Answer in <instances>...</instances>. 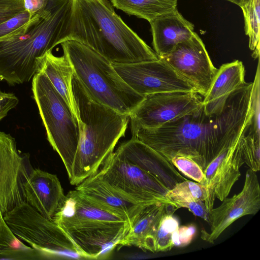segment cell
<instances>
[{
  "instance_id": "obj_19",
  "label": "cell",
  "mask_w": 260,
  "mask_h": 260,
  "mask_svg": "<svg viewBox=\"0 0 260 260\" xmlns=\"http://www.w3.org/2000/svg\"><path fill=\"white\" fill-rule=\"evenodd\" d=\"M115 152L155 176L169 189L186 180L175 168L167 164L153 149L136 139L132 138L121 144Z\"/></svg>"
},
{
  "instance_id": "obj_21",
  "label": "cell",
  "mask_w": 260,
  "mask_h": 260,
  "mask_svg": "<svg viewBox=\"0 0 260 260\" xmlns=\"http://www.w3.org/2000/svg\"><path fill=\"white\" fill-rule=\"evenodd\" d=\"M245 70L242 61L235 60L218 69L211 87L203 97V106L209 115L220 113L229 95L245 83Z\"/></svg>"
},
{
  "instance_id": "obj_29",
  "label": "cell",
  "mask_w": 260,
  "mask_h": 260,
  "mask_svg": "<svg viewBox=\"0 0 260 260\" xmlns=\"http://www.w3.org/2000/svg\"><path fill=\"white\" fill-rule=\"evenodd\" d=\"M260 70L258 59L254 80L252 86L250 99V109L252 118L250 125L247 130L248 133L253 134L258 137L259 134L260 120Z\"/></svg>"
},
{
  "instance_id": "obj_4",
  "label": "cell",
  "mask_w": 260,
  "mask_h": 260,
  "mask_svg": "<svg viewBox=\"0 0 260 260\" xmlns=\"http://www.w3.org/2000/svg\"><path fill=\"white\" fill-rule=\"evenodd\" d=\"M73 90L80 135L72 167V185L95 174L125 135L129 115L117 112L92 99L74 74Z\"/></svg>"
},
{
  "instance_id": "obj_30",
  "label": "cell",
  "mask_w": 260,
  "mask_h": 260,
  "mask_svg": "<svg viewBox=\"0 0 260 260\" xmlns=\"http://www.w3.org/2000/svg\"><path fill=\"white\" fill-rule=\"evenodd\" d=\"M171 163L180 172L198 183L203 184L205 177L204 171L192 159L182 156L174 157Z\"/></svg>"
},
{
  "instance_id": "obj_23",
  "label": "cell",
  "mask_w": 260,
  "mask_h": 260,
  "mask_svg": "<svg viewBox=\"0 0 260 260\" xmlns=\"http://www.w3.org/2000/svg\"><path fill=\"white\" fill-rule=\"evenodd\" d=\"M110 1L117 9L149 22L158 15L173 11L177 5V0Z\"/></svg>"
},
{
  "instance_id": "obj_35",
  "label": "cell",
  "mask_w": 260,
  "mask_h": 260,
  "mask_svg": "<svg viewBox=\"0 0 260 260\" xmlns=\"http://www.w3.org/2000/svg\"><path fill=\"white\" fill-rule=\"evenodd\" d=\"M18 103L19 100L15 94L3 91L0 89V121L7 116Z\"/></svg>"
},
{
  "instance_id": "obj_14",
  "label": "cell",
  "mask_w": 260,
  "mask_h": 260,
  "mask_svg": "<svg viewBox=\"0 0 260 260\" xmlns=\"http://www.w3.org/2000/svg\"><path fill=\"white\" fill-rule=\"evenodd\" d=\"M244 164L241 136L237 141L226 144L206 168L203 184L207 190L205 204L209 213L213 208L215 198L222 202L228 197L241 176L240 169Z\"/></svg>"
},
{
  "instance_id": "obj_13",
  "label": "cell",
  "mask_w": 260,
  "mask_h": 260,
  "mask_svg": "<svg viewBox=\"0 0 260 260\" xmlns=\"http://www.w3.org/2000/svg\"><path fill=\"white\" fill-rule=\"evenodd\" d=\"M222 202L209 213L210 231H201V239L211 244L236 220L259 211L260 186L256 172L248 169L242 190L231 198H225Z\"/></svg>"
},
{
  "instance_id": "obj_36",
  "label": "cell",
  "mask_w": 260,
  "mask_h": 260,
  "mask_svg": "<svg viewBox=\"0 0 260 260\" xmlns=\"http://www.w3.org/2000/svg\"><path fill=\"white\" fill-rule=\"evenodd\" d=\"M24 10L30 14L31 18L43 11L48 0H23Z\"/></svg>"
},
{
  "instance_id": "obj_27",
  "label": "cell",
  "mask_w": 260,
  "mask_h": 260,
  "mask_svg": "<svg viewBox=\"0 0 260 260\" xmlns=\"http://www.w3.org/2000/svg\"><path fill=\"white\" fill-rule=\"evenodd\" d=\"M166 197L170 200L175 198H189L205 203L207 198V190L204 184L186 179L175 184L168 191Z\"/></svg>"
},
{
  "instance_id": "obj_15",
  "label": "cell",
  "mask_w": 260,
  "mask_h": 260,
  "mask_svg": "<svg viewBox=\"0 0 260 260\" xmlns=\"http://www.w3.org/2000/svg\"><path fill=\"white\" fill-rule=\"evenodd\" d=\"M23 201L46 218L52 220L66 195L56 175L39 168L23 170L20 181Z\"/></svg>"
},
{
  "instance_id": "obj_24",
  "label": "cell",
  "mask_w": 260,
  "mask_h": 260,
  "mask_svg": "<svg viewBox=\"0 0 260 260\" xmlns=\"http://www.w3.org/2000/svg\"><path fill=\"white\" fill-rule=\"evenodd\" d=\"M43 259L40 254L20 240L0 216V259Z\"/></svg>"
},
{
  "instance_id": "obj_26",
  "label": "cell",
  "mask_w": 260,
  "mask_h": 260,
  "mask_svg": "<svg viewBox=\"0 0 260 260\" xmlns=\"http://www.w3.org/2000/svg\"><path fill=\"white\" fill-rule=\"evenodd\" d=\"M173 214L164 216L158 225L154 237V251L165 252L174 246L173 235L179 226L178 220Z\"/></svg>"
},
{
  "instance_id": "obj_11",
  "label": "cell",
  "mask_w": 260,
  "mask_h": 260,
  "mask_svg": "<svg viewBox=\"0 0 260 260\" xmlns=\"http://www.w3.org/2000/svg\"><path fill=\"white\" fill-rule=\"evenodd\" d=\"M112 63L126 83L144 96L174 91L197 92L188 81L160 58L134 63Z\"/></svg>"
},
{
  "instance_id": "obj_6",
  "label": "cell",
  "mask_w": 260,
  "mask_h": 260,
  "mask_svg": "<svg viewBox=\"0 0 260 260\" xmlns=\"http://www.w3.org/2000/svg\"><path fill=\"white\" fill-rule=\"evenodd\" d=\"M60 45L75 76L95 101L129 115L145 98L126 83L111 61L91 48L73 40Z\"/></svg>"
},
{
  "instance_id": "obj_2",
  "label": "cell",
  "mask_w": 260,
  "mask_h": 260,
  "mask_svg": "<svg viewBox=\"0 0 260 260\" xmlns=\"http://www.w3.org/2000/svg\"><path fill=\"white\" fill-rule=\"evenodd\" d=\"M110 0H71L59 44L79 42L112 63L129 64L159 58L117 15Z\"/></svg>"
},
{
  "instance_id": "obj_17",
  "label": "cell",
  "mask_w": 260,
  "mask_h": 260,
  "mask_svg": "<svg viewBox=\"0 0 260 260\" xmlns=\"http://www.w3.org/2000/svg\"><path fill=\"white\" fill-rule=\"evenodd\" d=\"M75 189L94 204L126 219L130 225L142 209L150 204L140 203L124 196L103 180L96 173L77 185Z\"/></svg>"
},
{
  "instance_id": "obj_28",
  "label": "cell",
  "mask_w": 260,
  "mask_h": 260,
  "mask_svg": "<svg viewBox=\"0 0 260 260\" xmlns=\"http://www.w3.org/2000/svg\"><path fill=\"white\" fill-rule=\"evenodd\" d=\"M241 135L245 163L254 172L260 170V137L247 132Z\"/></svg>"
},
{
  "instance_id": "obj_18",
  "label": "cell",
  "mask_w": 260,
  "mask_h": 260,
  "mask_svg": "<svg viewBox=\"0 0 260 260\" xmlns=\"http://www.w3.org/2000/svg\"><path fill=\"white\" fill-rule=\"evenodd\" d=\"M179 208L173 201L146 205L131 224L120 245L136 246L155 252L154 237L161 219L166 215L173 214Z\"/></svg>"
},
{
  "instance_id": "obj_3",
  "label": "cell",
  "mask_w": 260,
  "mask_h": 260,
  "mask_svg": "<svg viewBox=\"0 0 260 260\" xmlns=\"http://www.w3.org/2000/svg\"><path fill=\"white\" fill-rule=\"evenodd\" d=\"M71 0H48L45 9L11 35L0 39V80L14 85L29 82L42 58L59 45Z\"/></svg>"
},
{
  "instance_id": "obj_12",
  "label": "cell",
  "mask_w": 260,
  "mask_h": 260,
  "mask_svg": "<svg viewBox=\"0 0 260 260\" xmlns=\"http://www.w3.org/2000/svg\"><path fill=\"white\" fill-rule=\"evenodd\" d=\"M188 81L196 92L204 97L208 93L218 69L209 56L205 45L193 32L188 40L178 44L169 53L158 57Z\"/></svg>"
},
{
  "instance_id": "obj_7",
  "label": "cell",
  "mask_w": 260,
  "mask_h": 260,
  "mask_svg": "<svg viewBox=\"0 0 260 260\" xmlns=\"http://www.w3.org/2000/svg\"><path fill=\"white\" fill-rule=\"evenodd\" d=\"M31 89L48 140L60 156L70 180L80 139L79 120L43 72L32 79Z\"/></svg>"
},
{
  "instance_id": "obj_32",
  "label": "cell",
  "mask_w": 260,
  "mask_h": 260,
  "mask_svg": "<svg viewBox=\"0 0 260 260\" xmlns=\"http://www.w3.org/2000/svg\"><path fill=\"white\" fill-rule=\"evenodd\" d=\"M180 208H186L194 215L198 216L209 223V213L207 211L205 203L193 199L176 198L172 200Z\"/></svg>"
},
{
  "instance_id": "obj_9",
  "label": "cell",
  "mask_w": 260,
  "mask_h": 260,
  "mask_svg": "<svg viewBox=\"0 0 260 260\" xmlns=\"http://www.w3.org/2000/svg\"><path fill=\"white\" fill-rule=\"evenodd\" d=\"M99 177L124 196L142 204L168 202L170 190L155 176L112 152L96 172Z\"/></svg>"
},
{
  "instance_id": "obj_16",
  "label": "cell",
  "mask_w": 260,
  "mask_h": 260,
  "mask_svg": "<svg viewBox=\"0 0 260 260\" xmlns=\"http://www.w3.org/2000/svg\"><path fill=\"white\" fill-rule=\"evenodd\" d=\"M24 169L15 139L0 131V216L23 201L20 181Z\"/></svg>"
},
{
  "instance_id": "obj_25",
  "label": "cell",
  "mask_w": 260,
  "mask_h": 260,
  "mask_svg": "<svg viewBox=\"0 0 260 260\" xmlns=\"http://www.w3.org/2000/svg\"><path fill=\"white\" fill-rule=\"evenodd\" d=\"M259 0H251L241 7L244 18L245 34L249 37V47L253 51L252 57L259 56Z\"/></svg>"
},
{
  "instance_id": "obj_1",
  "label": "cell",
  "mask_w": 260,
  "mask_h": 260,
  "mask_svg": "<svg viewBox=\"0 0 260 260\" xmlns=\"http://www.w3.org/2000/svg\"><path fill=\"white\" fill-rule=\"evenodd\" d=\"M252 83L229 95L222 111L198 110L155 128L132 127L133 138L146 144L168 165L175 156L188 157L203 171L228 144L237 141L250 125Z\"/></svg>"
},
{
  "instance_id": "obj_8",
  "label": "cell",
  "mask_w": 260,
  "mask_h": 260,
  "mask_svg": "<svg viewBox=\"0 0 260 260\" xmlns=\"http://www.w3.org/2000/svg\"><path fill=\"white\" fill-rule=\"evenodd\" d=\"M12 232L43 259H84L70 238L54 221L22 201L4 216Z\"/></svg>"
},
{
  "instance_id": "obj_5",
  "label": "cell",
  "mask_w": 260,
  "mask_h": 260,
  "mask_svg": "<svg viewBox=\"0 0 260 260\" xmlns=\"http://www.w3.org/2000/svg\"><path fill=\"white\" fill-rule=\"evenodd\" d=\"M74 242L84 259H105L130 229L125 219L70 191L52 219Z\"/></svg>"
},
{
  "instance_id": "obj_10",
  "label": "cell",
  "mask_w": 260,
  "mask_h": 260,
  "mask_svg": "<svg viewBox=\"0 0 260 260\" xmlns=\"http://www.w3.org/2000/svg\"><path fill=\"white\" fill-rule=\"evenodd\" d=\"M196 92L174 91L147 95L129 114L132 127L155 128L203 106Z\"/></svg>"
},
{
  "instance_id": "obj_37",
  "label": "cell",
  "mask_w": 260,
  "mask_h": 260,
  "mask_svg": "<svg viewBox=\"0 0 260 260\" xmlns=\"http://www.w3.org/2000/svg\"><path fill=\"white\" fill-rule=\"evenodd\" d=\"M233 3L241 8L248 4L251 0H226Z\"/></svg>"
},
{
  "instance_id": "obj_31",
  "label": "cell",
  "mask_w": 260,
  "mask_h": 260,
  "mask_svg": "<svg viewBox=\"0 0 260 260\" xmlns=\"http://www.w3.org/2000/svg\"><path fill=\"white\" fill-rule=\"evenodd\" d=\"M31 18L29 13L24 10L0 24V39L15 32L26 24Z\"/></svg>"
},
{
  "instance_id": "obj_20",
  "label": "cell",
  "mask_w": 260,
  "mask_h": 260,
  "mask_svg": "<svg viewBox=\"0 0 260 260\" xmlns=\"http://www.w3.org/2000/svg\"><path fill=\"white\" fill-rule=\"evenodd\" d=\"M154 51L158 57L170 52L179 43L188 40L194 32L193 24L177 8L162 14L149 22Z\"/></svg>"
},
{
  "instance_id": "obj_22",
  "label": "cell",
  "mask_w": 260,
  "mask_h": 260,
  "mask_svg": "<svg viewBox=\"0 0 260 260\" xmlns=\"http://www.w3.org/2000/svg\"><path fill=\"white\" fill-rule=\"evenodd\" d=\"M40 71L47 77L78 119L73 90L74 70L68 59L63 55L61 56H55L52 50H49L41 60Z\"/></svg>"
},
{
  "instance_id": "obj_33",
  "label": "cell",
  "mask_w": 260,
  "mask_h": 260,
  "mask_svg": "<svg viewBox=\"0 0 260 260\" xmlns=\"http://www.w3.org/2000/svg\"><path fill=\"white\" fill-rule=\"evenodd\" d=\"M197 232V228L194 224L179 226L173 235V242L174 246L179 247H184L191 243Z\"/></svg>"
},
{
  "instance_id": "obj_34",
  "label": "cell",
  "mask_w": 260,
  "mask_h": 260,
  "mask_svg": "<svg viewBox=\"0 0 260 260\" xmlns=\"http://www.w3.org/2000/svg\"><path fill=\"white\" fill-rule=\"evenodd\" d=\"M24 10L23 0H0V24Z\"/></svg>"
}]
</instances>
